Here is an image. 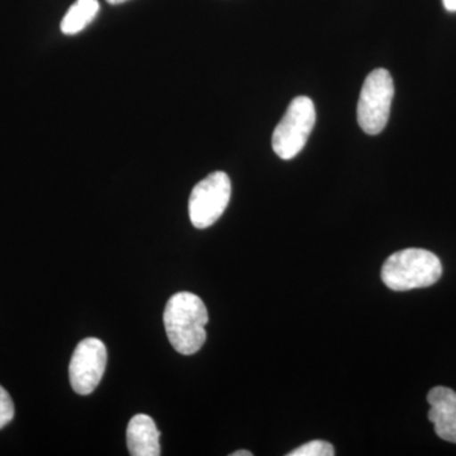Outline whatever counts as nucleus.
<instances>
[{
	"label": "nucleus",
	"instance_id": "obj_1",
	"mask_svg": "<svg viewBox=\"0 0 456 456\" xmlns=\"http://www.w3.org/2000/svg\"><path fill=\"white\" fill-rule=\"evenodd\" d=\"M208 312L202 299L191 292L170 297L164 311V325L171 346L183 355H193L206 342Z\"/></svg>",
	"mask_w": 456,
	"mask_h": 456
},
{
	"label": "nucleus",
	"instance_id": "obj_2",
	"mask_svg": "<svg viewBox=\"0 0 456 456\" xmlns=\"http://www.w3.org/2000/svg\"><path fill=\"white\" fill-rule=\"evenodd\" d=\"M443 275L439 257L424 248H404L391 255L382 269L383 283L395 292L431 287Z\"/></svg>",
	"mask_w": 456,
	"mask_h": 456
},
{
	"label": "nucleus",
	"instance_id": "obj_3",
	"mask_svg": "<svg viewBox=\"0 0 456 456\" xmlns=\"http://www.w3.org/2000/svg\"><path fill=\"white\" fill-rule=\"evenodd\" d=\"M395 83L386 69L371 71L362 84L358 103V122L365 134H379L388 123Z\"/></svg>",
	"mask_w": 456,
	"mask_h": 456
},
{
	"label": "nucleus",
	"instance_id": "obj_4",
	"mask_svg": "<svg viewBox=\"0 0 456 456\" xmlns=\"http://www.w3.org/2000/svg\"><path fill=\"white\" fill-rule=\"evenodd\" d=\"M316 123V108L308 97H297L288 107L273 132V150L283 160H290L302 151Z\"/></svg>",
	"mask_w": 456,
	"mask_h": 456
},
{
	"label": "nucleus",
	"instance_id": "obj_5",
	"mask_svg": "<svg viewBox=\"0 0 456 456\" xmlns=\"http://www.w3.org/2000/svg\"><path fill=\"white\" fill-rule=\"evenodd\" d=\"M231 180L224 171L209 174L198 183L189 198V218L194 227L203 230L220 220L231 200Z\"/></svg>",
	"mask_w": 456,
	"mask_h": 456
},
{
	"label": "nucleus",
	"instance_id": "obj_6",
	"mask_svg": "<svg viewBox=\"0 0 456 456\" xmlns=\"http://www.w3.org/2000/svg\"><path fill=\"white\" fill-rule=\"evenodd\" d=\"M107 347L99 338H88L77 344L69 365L71 387L77 395H90L103 378Z\"/></svg>",
	"mask_w": 456,
	"mask_h": 456
},
{
	"label": "nucleus",
	"instance_id": "obj_7",
	"mask_svg": "<svg viewBox=\"0 0 456 456\" xmlns=\"http://www.w3.org/2000/svg\"><path fill=\"white\" fill-rule=\"evenodd\" d=\"M428 419L440 439L456 444V393L446 387H435L428 395Z\"/></svg>",
	"mask_w": 456,
	"mask_h": 456
},
{
	"label": "nucleus",
	"instance_id": "obj_8",
	"mask_svg": "<svg viewBox=\"0 0 456 456\" xmlns=\"http://www.w3.org/2000/svg\"><path fill=\"white\" fill-rule=\"evenodd\" d=\"M127 446L132 456H159L161 454L160 431L151 417H132L127 428Z\"/></svg>",
	"mask_w": 456,
	"mask_h": 456
},
{
	"label": "nucleus",
	"instance_id": "obj_9",
	"mask_svg": "<svg viewBox=\"0 0 456 456\" xmlns=\"http://www.w3.org/2000/svg\"><path fill=\"white\" fill-rule=\"evenodd\" d=\"M99 9L98 0H77L62 18V33L71 36L82 32L97 17Z\"/></svg>",
	"mask_w": 456,
	"mask_h": 456
},
{
	"label": "nucleus",
	"instance_id": "obj_10",
	"mask_svg": "<svg viewBox=\"0 0 456 456\" xmlns=\"http://www.w3.org/2000/svg\"><path fill=\"white\" fill-rule=\"evenodd\" d=\"M335 449L327 441L316 440L294 449L288 456H334Z\"/></svg>",
	"mask_w": 456,
	"mask_h": 456
},
{
	"label": "nucleus",
	"instance_id": "obj_11",
	"mask_svg": "<svg viewBox=\"0 0 456 456\" xmlns=\"http://www.w3.org/2000/svg\"><path fill=\"white\" fill-rule=\"evenodd\" d=\"M14 417V403L9 393L0 386V430L5 428Z\"/></svg>",
	"mask_w": 456,
	"mask_h": 456
},
{
	"label": "nucleus",
	"instance_id": "obj_12",
	"mask_svg": "<svg viewBox=\"0 0 456 456\" xmlns=\"http://www.w3.org/2000/svg\"><path fill=\"white\" fill-rule=\"evenodd\" d=\"M446 11L456 12V0H443Z\"/></svg>",
	"mask_w": 456,
	"mask_h": 456
},
{
	"label": "nucleus",
	"instance_id": "obj_13",
	"mask_svg": "<svg viewBox=\"0 0 456 456\" xmlns=\"http://www.w3.org/2000/svg\"><path fill=\"white\" fill-rule=\"evenodd\" d=\"M231 456H253V452L248 450H239V452H232Z\"/></svg>",
	"mask_w": 456,
	"mask_h": 456
},
{
	"label": "nucleus",
	"instance_id": "obj_14",
	"mask_svg": "<svg viewBox=\"0 0 456 456\" xmlns=\"http://www.w3.org/2000/svg\"><path fill=\"white\" fill-rule=\"evenodd\" d=\"M107 2L112 5H118V4H122V3L127 2V0H107Z\"/></svg>",
	"mask_w": 456,
	"mask_h": 456
}]
</instances>
